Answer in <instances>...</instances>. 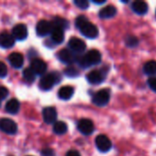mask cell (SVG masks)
Listing matches in <instances>:
<instances>
[{
  "label": "cell",
  "mask_w": 156,
  "mask_h": 156,
  "mask_svg": "<svg viewBox=\"0 0 156 156\" xmlns=\"http://www.w3.org/2000/svg\"><path fill=\"white\" fill-rule=\"evenodd\" d=\"M144 71L145 74L150 76L156 75V61L151 60L146 62L145 65L144 66Z\"/></svg>",
  "instance_id": "22"
},
{
  "label": "cell",
  "mask_w": 156,
  "mask_h": 156,
  "mask_svg": "<svg viewBox=\"0 0 156 156\" xmlns=\"http://www.w3.org/2000/svg\"><path fill=\"white\" fill-rule=\"evenodd\" d=\"M74 94V89L71 86H64L61 87L58 92V98L63 100V101H68L69 100Z\"/></svg>",
  "instance_id": "20"
},
{
  "label": "cell",
  "mask_w": 156,
  "mask_h": 156,
  "mask_svg": "<svg viewBox=\"0 0 156 156\" xmlns=\"http://www.w3.org/2000/svg\"><path fill=\"white\" fill-rule=\"evenodd\" d=\"M74 4L80 9H87L90 5L89 2L87 0H75Z\"/></svg>",
  "instance_id": "28"
},
{
  "label": "cell",
  "mask_w": 156,
  "mask_h": 156,
  "mask_svg": "<svg viewBox=\"0 0 156 156\" xmlns=\"http://www.w3.org/2000/svg\"><path fill=\"white\" fill-rule=\"evenodd\" d=\"M66 156H80V153L76 150H70L67 153Z\"/></svg>",
  "instance_id": "33"
},
{
  "label": "cell",
  "mask_w": 156,
  "mask_h": 156,
  "mask_svg": "<svg viewBox=\"0 0 156 156\" xmlns=\"http://www.w3.org/2000/svg\"><path fill=\"white\" fill-rule=\"evenodd\" d=\"M132 9L138 15H145L148 11V5L144 1L137 0L132 4Z\"/></svg>",
  "instance_id": "17"
},
{
  "label": "cell",
  "mask_w": 156,
  "mask_h": 156,
  "mask_svg": "<svg viewBox=\"0 0 156 156\" xmlns=\"http://www.w3.org/2000/svg\"><path fill=\"white\" fill-rule=\"evenodd\" d=\"M31 69L36 75H43L47 70V63L39 58H34L31 61Z\"/></svg>",
  "instance_id": "13"
},
{
  "label": "cell",
  "mask_w": 156,
  "mask_h": 156,
  "mask_svg": "<svg viewBox=\"0 0 156 156\" xmlns=\"http://www.w3.org/2000/svg\"><path fill=\"white\" fill-rule=\"evenodd\" d=\"M78 130L84 135H90L94 131V124L89 119H81L78 122Z\"/></svg>",
  "instance_id": "8"
},
{
  "label": "cell",
  "mask_w": 156,
  "mask_h": 156,
  "mask_svg": "<svg viewBox=\"0 0 156 156\" xmlns=\"http://www.w3.org/2000/svg\"><path fill=\"white\" fill-rule=\"evenodd\" d=\"M7 75V68L5 63L0 61V77L4 78Z\"/></svg>",
  "instance_id": "29"
},
{
  "label": "cell",
  "mask_w": 156,
  "mask_h": 156,
  "mask_svg": "<svg viewBox=\"0 0 156 156\" xmlns=\"http://www.w3.org/2000/svg\"><path fill=\"white\" fill-rule=\"evenodd\" d=\"M76 61L80 67L86 69L90 66L100 64L101 61V54L97 49H90L84 56L77 57Z\"/></svg>",
  "instance_id": "2"
},
{
  "label": "cell",
  "mask_w": 156,
  "mask_h": 156,
  "mask_svg": "<svg viewBox=\"0 0 156 156\" xmlns=\"http://www.w3.org/2000/svg\"><path fill=\"white\" fill-rule=\"evenodd\" d=\"M93 3L94 4H97V5H102L105 3V0H102V1H97V0H93Z\"/></svg>",
  "instance_id": "34"
},
{
  "label": "cell",
  "mask_w": 156,
  "mask_h": 156,
  "mask_svg": "<svg viewBox=\"0 0 156 156\" xmlns=\"http://www.w3.org/2000/svg\"><path fill=\"white\" fill-rule=\"evenodd\" d=\"M95 144H96L98 150L101 153H107L112 147L111 140L106 135H103V134L97 136V138L95 140Z\"/></svg>",
  "instance_id": "5"
},
{
  "label": "cell",
  "mask_w": 156,
  "mask_h": 156,
  "mask_svg": "<svg viewBox=\"0 0 156 156\" xmlns=\"http://www.w3.org/2000/svg\"><path fill=\"white\" fill-rule=\"evenodd\" d=\"M76 27L80 33L88 38H95L99 35V30L95 25L90 23L85 16H80L76 19Z\"/></svg>",
  "instance_id": "1"
},
{
  "label": "cell",
  "mask_w": 156,
  "mask_h": 156,
  "mask_svg": "<svg viewBox=\"0 0 156 156\" xmlns=\"http://www.w3.org/2000/svg\"><path fill=\"white\" fill-rule=\"evenodd\" d=\"M8 61H9L10 65H11L13 68L19 69V68H21V67L23 66L24 58H23V56H22L20 53L14 52V53H11V54L8 56Z\"/></svg>",
  "instance_id": "16"
},
{
  "label": "cell",
  "mask_w": 156,
  "mask_h": 156,
  "mask_svg": "<svg viewBox=\"0 0 156 156\" xmlns=\"http://www.w3.org/2000/svg\"><path fill=\"white\" fill-rule=\"evenodd\" d=\"M43 120L48 124L55 123L57 120V111L54 107H47L42 112Z\"/></svg>",
  "instance_id": "12"
},
{
  "label": "cell",
  "mask_w": 156,
  "mask_h": 156,
  "mask_svg": "<svg viewBox=\"0 0 156 156\" xmlns=\"http://www.w3.org/2000/svg\"><path fill=\"white\" fill-rule=\"evenodd\" d=\"M51 40L56 44H60L64 41V30L52 26L51 31Z\"/></svg>",
  "instance_id": "19"
},
{
  "label": "cell",
  "mask_w": 156,
  "mask_h": 156,
  "mask_svg": "<svg viewBox=\"0 0 156 156\" xmlns=\"http://www.w3.org/2000/svg\"><path fill=\"white\" fill-rule=\"evenodd\" d=\"M23 78L27 82H33L36 78V74L31 69V68H27L23 71Z\"/></svg>",
  "instance_id": "25"
},
{
  "label": "cell",
  "mask_w": 156,
  "mask_h": 156,
  "mask_svg": "<svg viewBox=\"0 0 156 156\" xmlns=\"http://www.w3.org/2000/svg\"><path fill=\"white\" fill-rule=\"evenodd\" d=\"M105 75L101 70L95 69L87 75V80L91 84H100L104 80Z\"/></svg>",
  "instance_id": "14"
},
{
  "label": "cell",
  "mask_w": 156,
  "mask_h": 156,
  "mask_svg": "<svg viewBox=\"0 0 156 156\" xmlns=\"http://www.w3.org/2000/svg\"><path fill=\"white\" fill-rule=\"evenodd\" d=\"M117 13V9L114 5H107L101 9L99 12V16L103 19H108L113 17Z\"/></svg>",
  "instance_id": "18"
},
{
  "label": "cell",
  "mask_w": 156,
  "mask_h": 156,
  "mask_svg": "<svg viewBox=\"0 0 156 156\" xmlns=\"http://www.w3.org/2000/svg\"><path fill=\"white\" fill-rule=\"evenodd\" d=\"M19 108H20V103L16 99H11L5 104V111L10 114L17 113Z\"/></svg>",
  "instance_id": "21"
},
{
  "label": "cell",
  "mask_w": 156,
  "mask_h": 156,
  "mask_svg": "<svg viewBox=\"0 0 156 156\" xmlns=\"http://www.w3.org/2000/svg\"><path fill=\"white\" fill-rule=\"evenodd\" d=\"M41 155L42 156H55V152L50 149V148H46L44 150H42L41 152Z\"/></svg>",
  "instance_id": "31"
},
{
  "label": "cell",
  "mask_w": 156,
  "mask_h": 156,
  "mask_svg": "<svg viewBox=\"0 0 156 156\" xmlns=\"http://www.w3.org/2000/svg\"><path fill=\"white\" fill-rule=\"evenodd\" d=\"M51 31L52 24L48 20H40L36 27V32L38 37H46L50 34Z\"/></svg>",
  "instance_id": "7"
},
{
  "label": "cell",
  "mask_w": 156,
  "mask_h": 156,
  "mask_svg": "<svg viewBox=\"0 0 156 156\" xmlns=\"http://www.w3.org/2000/svg\"><path fill=\"white\" fill-rule=\"evenodd\" d=\"M61 80L60 75L58 72H53L44 75L39 80V88L42 90H49L53 88L54 85L58 83Z\"/></svg>",
  "instance_id": "3"
},
{
  "label": "cell",
  "mask_w": 156,
  "mask_h": 156,
  "mask_svg": "<svg viewBox=\"0 0 156 156\" xmlns=\"http://www.w3.org/2000/svg\"><path fill=\"white\" fill-rule=\"evenodd\" d=\"M64 72H65V74H66L68 77H70V78H74V77L79 76V70H78L75 67H72V66L68 67V68L65 69Z\"/></svg>",
  "instance_id": "27"
},
{
  "label": "cell",
  "mask_w": 156,
  "mask_h": 156,
  "mask_svg": "<svg viewBox=\"0 0 156 156\" xmlns=\"http://www.w3.org/2000/svg\"><path fill=\"white\" fill-rule=\"evenodd\" d=\"M0 130L7 134H15L17 131V125L14 121L4 118L0 120Z\"/></svg>",
  "instance_id": "6"
},
{
  "label": "cell",
  "mask_w": 156,
  "mask_h": 156,
  "mask_svg": "<svg viewBox=\"0 0 156 156\" xmlns=\"http://www.w3.org/2000/svg\"><path fill=\"white\" fill-rule=\"evenodd\" d=\"M53 27H59L61 29H67L69 28V23L68 20L62 18V17H55L54 20H53V23H51Z\"/></svg>",
  "instance_id": "24"
},
{
  "label": "cell",
  "mask_w": 156,
  "mask_h": 156,
  "mask_svg": "<svg viewBox=\"0 0 156 156\" xmlns=\"http://www.w3.org/2000/svg\"><path fill=\"white\" fill-rule=\"evenodd\" d=\"M15 44V38L7 32H2L0 34V47L3 48H10Z\"/></svg>",
  "instance_id": "15"
},
{
  "label": "cell",
  "mask_w": 156,
  "mask_h": 156,
  "mask_svg": "<svg viewBox=\"0 0 156 156\" xmlns=\"http://www.w3.org/2000/svg\"><path fill=\"white\" fill-rule=\"evenodd\" d=\"M148 85L154 92H156V77H152L148 80Z\"/></svg>",
  "instance_id": "30"
},
{
  "label": "cell",
  "mask_w": 156,
  "mask_h": 156,
  "mask_svg": "<svg viewBox=\"0 0 156 156\" xmlns=\"http://www.w3.org/2000/svg\"><path fill=\"white\" fill-rule=\"evenodd\" d=\"M7 95H8V90H7V89L5 88V87H0V101L5 99Z\"/></svg>",
  "instance_id": "32"
},
{
  "label": "cell",
  "mask_w": 156,
  "mask_h": 156,
  "mask_svg": "<svg viewBox=\"0 0 156 156\" xmlns=\"http://www.w3.org/2000/svg\"><path fill=\"white\" fill-rule=\"evenodd\" d=\"M0 106H1V102H0Z\"/></svg>",
  "instance_id": "35"
},
{
  "label": "cell",
  "mask_w": 156,
  "mask_h": 156,
  "mask_svg": "<svg viewBox=\"0 0 156 156\" xmlns=\"http://www.w3.org/2000/svg\"><path fill=\"white\" fill-rule=\"evenodd\" d=\"M110 101V91L108 90H101L92 97V102L100 107L105 106Z\"/></svg>",
  "instance_id": "4"
},
{
  "label": "cell",
  "mask_w": 156,
  "mask_h": 156,
  "mask_svg": "<svg viewBox=\"0 0 156 156\" xmlns=\"http://www.w3.org/2000/svg\"><path fill=\"white\" fill-rule=\"evenodd\" d=\"M125 43H126V45H127L128 47H130V48H134V47H136V46L138 45L139 40H138V38H137L136 37H134V36H128V37H126V38H125Z\"/></svg>",
  "instance_id": "26"
},
{
  "label": "cell",
  "mask_w": 156,
  "mask_h": 156,
  "mask_svg": "<svg viewBox=\"0 0 156 156\" xmlns=\"http://www.w3.org/2000/svg\"><path fill=\"white\" fill-rule=\"evenodd\" d=\"M53 131L57 134H64L68 131V126L64 122H56L53 125Z\"/></svg>",
  "instance_id": "23"
},
{
  "label": "cell",
  "mask_w": 156,
  "mask_h": 156,
  "mask_svg": "<svg viewBox=\"0 0 156 156\" xmlns=\"http://www.w3.org/2000/svg\"><path fill=\"white\" fill-rule=\"evenodd\" d=\"M13 37L17 40H24L27 37V27L24 24H17L13 27Z\"/></svg>",
  "instance_id": "11"
},
{
  "label": "cell",
  "mask_w": 156,
  "mask_h": 156,
  "mask_svg": "<svg viewBox=\"0 0 156 156\" xmlns=\"http://www.w3.org/2000/svg\"><path fill=\"white\" fill-rule=\"evenodd\" d=\"M69 47L74 53H82L86 49V44L83 40L78 37H72L69 41Z\"/></svg>",
  "instance_id": "10"
},
{
  "label": "cell",
  "mask_w": 156,
  "mask_h": 156,
  "mask_svg": "<svg viewBox=\"0 0 156 156\" xmlns=\"http://www.w3.org/2000/svg\"><path fill=\"white\" fill-rule=\"evenodd\" d=\"M58 57L59 60L65 64H72L77 59V56L74 54V52H72L71 50H69L67 48L61 49L58 52Z\"/></svg>",
  "instance_id": "9"
}]
</instances>
